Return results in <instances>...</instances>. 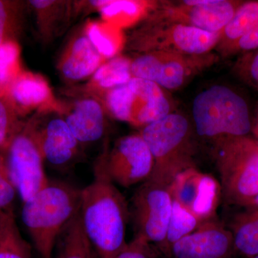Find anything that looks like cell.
Masks as SVG:
<instances>
[{"label": "cell", "mask_w": 258, "mask_h": 258, "mask_svg": "<svg viewBox=\"0 0 258 258\" xmlns=\"http://www.w3.org/2000/svg\"><path fill=\"white\" fill-rule=\"evenodd\" d=\"M79 214L98 257H116L127 244L125 232L131 213L124 197L98 159L93 182L81 189Z\"/></svg>", "instance_id": "cell-1"}, {"label": "cell", "mask_w": 258, "mask_h": 258, "mask_svg": "<svg viewBox=\"0 0 258 258\" xmlns=\"http://www.w3.org/2000/svg\"><path fill=\"white\" fill-rule=\"evenodd\" d=\"M139 134L154 160L149 181L168 187L180 173L196 167L197 134L192 123L184 115L173 112L146 125Z\"/></svg>", "instance_id": "cell-2"}, {"label": "cell", "mask_w": 258, "mask_h": 258, "mask_svg": "<svg viewBox=\"0 0 258 258\" xmlns=\"http://www.w3.org/2000/svg\"><path fill=\"white\" fill-rule=\"evenodd\" d=\"M81 189L60 181L48 184L23 203L22 220L41 258H53L64 227L79 212Z\"/></svg>", "instance_id": "cell-3"}, {"label": "cell", "mask_w": 258, "mask_h": 258, "mask_svg": "<svg viewBox=\"0 0 258 258\" xmlns=\"http://www.w3.org/2000/svg\"><path fill=\"white\" fill-rule=\"evenodd\" d=\"M197 135L212 142L252 133V115L245 99L232 88L215 85L203 90L192 103Z\"/></svg>", "instance_id": "cell-4"}, {"label": "cell", "mask_w": 258, "mask_h": 258, "mask_svg": "<svg viewBox=\"0 0 258 258\" xmlns=\"http://www.w3.org/2000/svg\"><path fill=\"white\" fill-rule=\"evenodd\" d=\"M222 198L246 208L258 195V144L250 136L229 137L212 142Z\"/></svg>", "instance_id": "cell-5"}, {"label": "cell", "mask_w": 258, "mask_h": 258, "mask_svg": "<svg viewBox=\"0 0 258 258\" xmlns=\"http://www.w3.org/2000/svg\"><path fill=\"white\" fill-rule=\"evenodd\" d=\"M221 33L146 19L125 40L127 49L137 54L174 52L199 55L215 50Z\"/></svg>", "instance_id": "cell-6"}, {"label": "cell", "mask_w": 258, "mask_h": 258, "mask_svg": "<svg viewBox=\"0 0 258 258\" xmlns=\"http://www.w3.org/2000/svg\"><path fill=\"white\" fill-rule=\"evenodd\" d=\"M218 60L212 52L199 55L147 52L132 59L131 72L133 78L152 81L165 91H177Z\"/></svg>", "instance_id": "cell-7"}, {"label": "cell", "mask_w": 258, "mask_h": 258, "mask_svg": "<svg viewBox=\"0 0 258 258\" xmlns=\"http://www.w3.org/2000/svg\"><path fill=\"white\" fill-rule=\"evenodd\" d=\"M242 3L240 0L159 1L147 19L221 33Z\"/></svg>", "instance_id": "cell-8"}, {"label": "cell", "mask_w": 258, "mask_h": 258, "mask_svg": "<svg viewBox=\"0 0 258 258\" xmlns=\"http://www.w3.org/2000/svg\"><path fill=\"white\" fill-rule=\"evenodd\" d=\"M4 157L10 179L23 203L48 184L45 161L26 122L7 148Z\"/></svg>", "instance_id": "cell-9"}, {"label": "cell", "mask_w": 258, "mask_h": 258, "mask_svg": "<svg viewBox=\"0 0 258 258\" xmlns=\"http://www.w3.org/2000/svg\"><path fill=\"white\" fill-rule=\"evenodd\" d=\"M26 124L45 162L63 169L79 160L82 145L75 137L60 111L35 113Z\"/></svg>", "instance_id": "cell-10"}, {"label": "cell", "mask_w": 258, "mask_h": 258, "mask_svg": "<svg viewBox=\"0 0 258 258\" xmlns=\"http://www.w3.org/2000/svg\"><path fill=\"white\" fill-rule=\"evenodd\" d=\"M98 160L112 182L125 188L147 181L154 168L152 154L140 134L117 139Z\"/></svg>", "instance_id": "cell-11"}, {"label": "cell", "mask_w": 258, "mask_h": 258, "mask_svg": "<svg viewBox=\"0 0 258 258\" xmlns=\"http://www.w3.org/2000/svg\"><path fill=\"white\" fill-rule=\"evenodd\" d=\"M173 198L168 187L147 180L132 198L136 235L161 247L166 239L172 212Z\"/></svg>", "instance_id": "cell-12"}, {"label": "cell", "mask_w": 258, "mask_h": 258, "mask_svg": "<svg viewBox=\"0 0 258 258\" xmlns=\"http://www.w3.org/2000/svg\"><path fill=\"white\" fill-rule=\"evenodd\" d=\"M174 200L202 222L216 218L222 197L220 181L196 167L180 173L168 186Z\"/></svg>", "instance_id": "cell-13"}, {"label": "cell", "mask_w": 258, "mask_h": 258, "mask_svg": "<svg viewBox=\"0 0 258 258\" xmlns=\"http://www.w3.org/2000/svg\"><path fill=\"white\" fill-rule=\"evenodd\" d=\"M235 252L230 229L215 218L173 244L168 257L229 258Z\"/></svg>", "instance_id": "cell-14"}, {"label": "cell", "mask_w": 258, "mask_h": 258, "mask_svg": "<svg viewBox=\"0 0 258 258\" xmlns=\"http://www.w3.org/2000/svg\"><path fill=\"white\" fill-rule=\"evenodd\" d=\"M5 91L23 118L32 112L58 111L63 115L66 106L56 100L42 75L24 71Z\"/></svg>", "instance_id": "cell-15"}, {"label": "cell", "mask_w": 258, "mask_h": 258, "mask_svg": "<svg viewBox=\"0 0 258 258\" xmlns=\"http://www.w3.org/2000/svg\"><path fill=\"white\" fill-rule=\"evenodd\" d=\"M128 84L133 92L131 124L144 128L174 112L165 90L156 83L132 78Z\"/></svg>", "instance_id": "cell-16"}, {"label": "cell", "mask_w": 258, "mask_h": 258, "mask_svg": "<svg viewBox=\"0 0 258 258\" xmlns=\"http://www.w3.org/2000/svg\"><path fill=\"white\" fill-rule=\"evenodd\" d=\"M63 117L81 145L103 138L106 129V110L99 100L88 96L66 106Z\"/></svg>", "instance_id": "cell-17"}, {"label": "cell", "mask_w": 258, "mask_h": 258, "mask_svg": "<svg viewBox=\"0 0 258 258\" xmlns=\"http://www.w3.org/2000/svg\"><path fill=\"white\" fill-rule=\"evenodd\" d=\"M105 62L83 32L75 35L64 47L57 69L68 81H82L91 77Z\"/></svg>", "instance_id": "cell-18"}, {"label": "cell", "mask_w": 258, "mask_h": 258, "mask_svg": "<svg viewBox=\"0 0 258 258\" xmlns=\"http://www.w3.org/2000/svg\"><path fill=\"white\" fill-rule=\"evenodd\" d=\"M88 9H96L101 20L122 30L142 23L156 9L158 1L96 0L86 2Z\"/></svg>", "instance_id": "cell-19"}, {"label": "cell", "mask_w": 258, "mask_h": 258, "mask_svg": "<svg viewBox=\"0 0 258 258\" xmlns=\"http://www.w3.org/2000/svg\"><path fill=\"white\" fill-rule=\"evenodd\" d=\"M132 59L117 55L106 61L91 76L85 90L88 96L98 98L106 91L127 84L133 78Z\"/></svg>", "instance_id": "cell-20"}, {"label": "cell", "mask_w": 258, "mask_h": 258, "mask_svg": "<svg viewBox=\"0 0 258 258\" xmlns=\"http://www.w3.org/2000/svg\"><path fill=\"white\" fill-rule=\"evenodd\" d=\"M258 26V0L242 1L233 18L226 25L220 35L215 50L223 57L227 50L240 37Z\"/></svg>", "instance_id": "cell-21"}, {"label": "cell", "mask_w": 258, "mask_h": 258, "mask_svg": "<svg viewBox=\"0 0 258 258\" xmlns=\"http://www.w3.org/2000/svg\"><path fill=\"white\" fill-rule=\"evenodd\" d=\"M235 252L246 258L258 255V209L245 208L236 214L229 227Z\"/></svg>", "instance_id": "cell-22"}, {"label": "cell", "mask_w": 258, "mask_h": 258, "mask_svg": "<svg viewBox=\"0 0 258 258\" xmlns=\"http://www.w3.org/2000/svg\"><path fill=\"white\" fill-rule=\"evenodd\" d=\"M57 243L56 258H98L83 230L79 212L64 227Z\"/></svg>", "instance_id": "cell-23"}, {"label": "cell", "mask_w": 258, "mask_h": 258, "mask_svg": "<svg viewBox=\"0 0 258 258\" xmlns=\"http://www.w3.org/2000/svg\"><path fill=\"white\" fill-rule=\"evenodd\" d=\"M83 32L105 60L118 55L125 43L122 30L102 20L88 21Z\"/></svg>", "instance_id": "cell-24"}, {"label": "cell", "mask_w": 258, "mask_h": 258, "mask_svg": "<svg viewBox=\"0 0 258 258\" xmlns=\"http://www.w3.org/2000/svg\"><path fill=\"white\" fill-rule=\"evenodd\" d=\"M0 258H32V247L20 233L13 210L0 212Z\"/></svg>", "instance_id": "cell-25"}, {"label": "cell", "mask_w": 258, "mask_h": 258, "mask_svg": "<svg viewBox=\"0 0 258 258\" xmlns=\"http://www.w3.org/2000/svg\"><path fill=\"white\" fill-rule=\"evenodd\" d=\"M203 223L189 210L173 199L172 212L168 226L165 240L159 249L164 255L169 257L171 246L183 237L189 235Z\"/></svg>", "instance_id": "cell-26"}, {"label": "cell", "mask_w": 258, "mask_h": 258, "mask_svg": "<svg viewBox=\"0 0 258 258\" xmlns=\"http://www.w3.org/2000/svg\"><path fill=\"white\" fill-rule=\"evenodd\" d=\"M28 3L36 13L39 31L45 39L50 38L56 25L72 10L66 2L34 0Z\"/></svg>", "instance_id": "cell-27"}, {"label": "cell", "mask_w": 258, "mask_h": 258, "mask_svg": "<svg viewBox=\"0 0 258 258\" xmlns=\"http://www.w3.org/2000/svg\"><path fill=\"white\" fill-rule=\"evenodd\" d=\"M25 122L5 90L0 93V152L4 153Z\"/></svg>", "instance_id": "cell-28"}, {"label": "cell", "mask_w": 258, "mask_h": 258, "mask_svg": "<svg viewBox=\"0 0 258 258\" xmlns=\"http://www.w3.org/2000/svg\"><path fill=\"white\" fill-rule=\"evenodd\" d=\"M24 3L0 0V46L10 41H18L23 27Z\"/></svg>", "instance_id": "cell-29"}, {"label": "cell", "mask_w": 258, "mask_h": 258, "mask_svg": "<svg viewBox=\"0 0 258 258\" xmlns=\"http://www.w3.org/2000/svg\"><path fill=\"white\" fill-rule=\"evenodd\" d=\"M21 48L18 41L5 42L0 46V86L3 89L23 73Z\"/></svg>", "instance_id": "cell-30"}, {"label": "cell", "mask_w": 258, "mask_h": 258, "mask_svg": "<svg viewBox=\"0 0 258 258\" xmlns=\"http://www.w3.org/2000/svg\"><path fill=\"white\" fill-rule=\"evenodd\" d=\"M232 73L244 84L258 91V50L239 55Z\"/></svg>", "instance_id": "cell-31"}, {"label": "cell", "mask_w": 258, "mask_h": 258, "mask_svg": "<svg viewBox=\"0 0 258 258\" xmlns=\"http://www.w3.org/2000/svg\"><path fill=\"white\" fill-rule=\"evenodd\" d=\"M17 194L7 169L4 153L0 152V212L13 210V205Z\"/></svg>", "instance_id": "cell-32"}, {"label": "cell", "mask_w": 258, "mask_h": 258, "mask_svg": "<svg viewBox=\"0 0 258 258\" xmlns=\"http://www.w3.org/2000/svg\"><path fill=\"white\" fill-rule=\"evenodd\" d=\"M258 50V26L240 37L227 50L223 57L242 55Z\"/></svg>", "instance_id": "cell-33"}, {"label": "cell", "mask_w": 258, "mask_h": 258, "mask_svg": "<svg viewBox=\"0 0 258 258\" xmlns=\"http://www.w3.org/2000/svg\"><path fill=\"white\" fill-rule=\"evenodd\" d=\"M150 244L141 237L135 236L126 244L115 258H152Z\"/></svg>", "instance_id": "cell-34"}, {"label": "cell", "mask_w": 258, "mask_h": 258, "mask_svg": "<svg viewBox=\"0 0 258 258\" xmlns=\"http://www.w3.org/2000/svg\"><path fill=\"white\" fill-rule=\"evenodd\" d=\"M254 138L258 140V103L253 117H252V133Z\"/></svg>", "instance_id": "cell-35"}, {"label": "cell", "mask_w": 258, "mask_h": 258, "mask_svg": "<svg viewBox=\"0 0 258 258\" xmlns=\"http://www.w3.org/2000/svg\"><path fill=\"white\" fill-rule=\"evenodd\" d=\"M244 208L258 209V195L252 200V202Z\"/></svg>", "instance_id": "cell-36"}, {"label": "cell", "mask_w": 258, "mask_h": 258, "mask_svg": "<svg viewBox=\"0 0 258 258\" xmlns=\"http://www.w3.org/2000/svg\"><path fill=\"white\" fill-rule=\"evenodd\" d=\"M3 90H4V89H3V88L1 87V86H0V93L3 92Z\"/></svg>", "instance_id": "cell-37"}, {"label": "cell", "mask_w": 258, "mask_h": 258, "mask_svg": "<svg viewBox=\"0 0 258 258\" xmlns=\"http://www.w3.org/2000/svg\"><path fill=\"white\" fill-rule=\"evenodd\" d=\"M251 258H258V255H257V256H254V257H251Z\"/></svg>", "instance_id": "cell-38"}, {"label": "cell", "mask_w": 258, "mask_h": 258, "mask_svg": "<svg viewBox=\"0 0 258 258\" xmlns=\"http://www.w3.org/2000/svg\"><path fill=\"white\" fill-rule=\"evenodd\" d=\"M257 144H258V140H257Z\"/></svg>", "instance_id": "cell-39"}]
</instances>
